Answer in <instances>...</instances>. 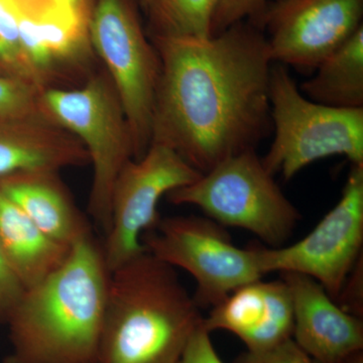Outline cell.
Instances as JSON below:
<instances>
[{
	"instance_id": "obj_8",
	"label": "cell",
	"mask_w": 363,
	"mask_h": 363,
	"mask_svg": "<svg viewBox=\"0 0 363 363\" xmlns=\"http://www.w3.org/2000/svg\"><path fill=\"white\" fill-rule=\"evenodd\" d=\"M91 44L106 65L133 138L135 159L152 143L159 55L126 0H96L88 23Z\"/></svg>"
},
{
	"instance_id": "obj_17",
	"label": "cell",
	"mask_w": 363,
	"mask_h": 363,
	"mask_svg": "<svg viewBox=\"0 0 363 363\" xmlns=\"http://www.w3.org/2000/svg\"><path fill=\"white\" fill-rule=\"evenodd\" d=\"M300 88L317 104L363 108V26L324 60Z\"/></svg>"
},
{
	"instance_id": "obj_1",
	"label": "cell",
	"mask_w": 363,
	"mask_h": 363,
	"mask_svg": "<svg viewBox=\"0 0 363 363\" xmlns=\"http://www.w3.org/2000/svg\"><path fill=\"white\" fill-rule=\"evenodd\" d=\"M161 70L152 142L204 174L272 130L267 38L238 23L209 39L154 38Z\"/></svg>"
},
{
	"instance_id": "obj_26",
	"label": "cell",
	"mask_w": 363,
	"mask_h": 363,
	"mask_svg": "<svg viewBox=\"0 0 363 363\" xmlns=\"http://www.w3.org/2000/svg\"><path fill=\"white\" fill-rule=\"evenodd\" d=\"M343 363H363V351L355 353L352 357L347 358Z\"/></svg>"
},
{
	"instance_id": "obj_14",
	"label": "cell",
	"mask_w": 363,
	"mask_h": 363,
	"mask_svg": "<svg viewBox=\"0 0 363 363\" xmlns=\"http://www.w3.org/2000/svg\"><path fill=\"white\" fill-rule=\"evenodd\" d=\"M89 164L85 147L48 111L0 119V179Z\"/></svg>"
},
{
	"instance_id": "obj_6",
	"label": "cell",
	"mask_w": 363,
	"mask_h": 363,
	"mask_svg": "<svg viewBox=\"0 0 363 363\" xmlns=\"http://www.w3.org/2000/svg\"><path fill=\"white\" fill-rule=\"evenodd\" d=\"M45 111L76 136L92 164L88 212L104 235L111 226L112 189L119 172L135 159L133 138L123 105L111 78L96 75L77 89L48 88Z\"/></svg>"
},
{
	"instance_id": "obj_15",
	"label": "cell",
	"mask_w": 363,
	"mask_h": 363,
	"mask_svg": "<svg viewBox=\"0 0 363 363\" xmlns=\"http://www.w3.org/2000/svg\"><path fill=\"white\" fill-rule=\"evenodd\" d=\"M0 190L47 235L72 247L92 233L59 172L39 171L0 179Z\"/></svg>"
},
{
	"instance_id": "obj_4",
	"label": "cell",
	"mask_w": 363,
	"mask_h": 363,
	"mask_svg": "<svg viewBox=\"0 0 363 363\" xmlns=\"http://www.w3.org/2000/svg\"><path fill=\"white\" fill-rule=\"evenodd\" d=\"M274 140L262 164L290 180L313 162L344 156L363 164V108H337L312 101L286 67L272 65L269 85Z\"/></svg>"
},
{
	"instance_id": "obj_25",
	"label": "cell",
	"mask_w": 363,
	"mask_h": 363,
	"mask_svg": "<svg viewBox=\"0 0 363 363\" xmlns=\"http://www.w3.org/2000/svg\"><path fill=\"white\" fill-rule=\"evenodd\" d=\"M179 363H224L214 348L209 332L202 324L191 338Z\"/></svg>"
},
{
	"instance_id": "obj_12",
	"label": "cell",
	"mask_w": 363,
	"mask_h": 363,
	"mask_svg": "<svg viewBox=\"0 0 363 363\" xmlns=\"http://www.w3.org/2000/svg\"><path fill=\"white\" fill-rule=\"evenodd\" d=\"M294 306L292 338L317 363H343L363 351L362 318L344 311L326 290L306 274L285 272Z\"/></svg>"
},
{
	"instance_id": "obj_18",
	"label": "cell",
	"mask_w": 363,
	"mask_h": 363,
	"mask_svg": "<svg viewBox=\"0 0 363 363\" xmlns=\"http://www.w3.org/2000/svg\"><path fill=\"white\" fill-rule=\"evenodd\" d=\"M154 38L209 39L219 0H143ZM152 38V39H154Z\"/></svg>"
},
{
	"instance_id": "obj_5",
	"label": "cell",
	"mask_w": 363,
	"mask_h": 363,
	"mask_svg": "<svg viewBox=\"0 0 363 363\" xmlns=\"http://www.w3.org/2000/svg\"><path fill=\"white\" fill-rule=\"evenodd\" d=\"M262 164L248 150L215 166L185 187L167 195L174 205H193L222 226L245 229L269 247H283L301 214Z\"/></svg>"
},
{
	"instance_id": "obj_10",
	"label": "cell",
	"mask_w": 363,
	"mask_h": 363,
	"mask_svg": "<svg viewBox=\"0 0 363 363\" xmlns=\"http://www.w3.org/2000/svg\"><path fill=\"white\" fill-rule=\"evenodd\" d=\"M363 245V164H351L337 204L311 233L288 247H259L264 274L297 272L314 279L335 300Z\"/></svg>"
},
{
	"instance_id": "obj_19",
	"label": "cell",
	"mask_w": 363,
	"mask_h": 363,
	"mask_svg": "<svg viewBox=\"0 0 363 363\" xmlns=\"http://www.w3.org/2000/svg\"><path fill=\"white\" fill-rule=\"evenodd\" d=\"M0 66L14 78L33 83L44 89L30 68L20 35V11L13 0H0Z\"/></svg>"
},
{
	"instance_id": "obj_9",
	"label": "cell",
	"mask_w": 363,
	"mask_h": 363,
	"mask_svg": "<svg viewBox=\"0 0 363 363\" xmlns=\"http://www.w3.org/2000/svg\"><path fill=\"white\" fill-rule=\"evenodd\" d=\"M201 175L176 150L157 142L140 159L124 164L112 189L111 226L101 245L109 272L145 252L143 235L161 219L162 198Z\"/></svg>"
},
{
	"instance_id": "obj_11",
	"label": "cell",
	"mask_w": 363,
	"mask_h": 363,
	"mask_svg": "<svg viewBox=\"0 0 363 363\" xmlns=\"http://www.w3.org/2000/svg\"><path fill=\"white\" fill-rule=\"evenodd\" d=\"M363 0H278L266 26L274 63L313 73L362 26Z\"/></svg>"
},
{
	"instance_id": "obj_16",
	"label": "cell",
	"mask_w": 363,
	"mask_h": 363,
	"mask_svg": "<svg viewBox=\"0 0 363 363\" xmlns=\"http://www.w3.org/2000/svg\"><path fill=\"white\" fill-rule=\"evenodd\" d=\"M71 247L47 235L0 190V248L26 290L56 271Z\"/></svg>"
},
{
	"instance_id": "obj_2",
	"label": "cell",
	"mask_w": 363,
	"mask_h": 363,
	"mask_svg": "<svg viewBox=\"0 0 363 363\" xmlns=\"http://www.w3.org/2000/svg\"><path fill=\"white\" fill-rule=\"evenodd\" d=\"M111 272L93 233L63 264L26 289L9 315L6 363H95Z\"/></svg>"
},
{
	"instance_id": "obj_7",
	"label": "cell",
	"mask_w": 363,
	"mask_h": 363,
	"mask_svg": "<svg viewBox=\"0 0 363 363\" xmlns=\"http://www.w3.org/2000/svg\"><path fill=\"white\" fill-rule=\"evenodd\" d=\"M142 241L150 255L194 278L193 298L200 309H211L236 289L266 276L259 247H236L224 226L208 217H161Z\"/></svg>"
},
{
	"instance_id": "obj_3",
	"label": "cell",
	"mask_w": 363,
	"mask_h": 363,
	"mask_svg": "<svg viewBox=\"0 0 363 363\" xmlns=\"http://www.w3.org/2000/svg\"><path fill=\"white\" fill-rule=\"evenodd\" d=\"M203 318L176 269L145 252L111 272L95 363H179Z\"/></svg>"
},
{
	"instance_id": "obj_23",
	"label": "cell",
	"mask_w": 363,
	"mask_h": 363,
	"mask_svg": "<svg viewBox=\"0 0 363 363\" xmlns=\"http://www.w3.org/2000/svg\"><path fill=\"white\" fill-rule=\"evenodd\" d=\"M25 291L0 248V323H6Z\"/></svg>"
},
{
	"instance_id": "obj_13",
	"label": "cell",
	"mask_w": 363,
	"mask_h": 363,
	"mask_svg": "<svg viewBox=\"0 0 363 363\" xmlns=\"http://www.w3.org/2000/svg\"><path fill=\"white\" fill-rule=\"evenodd\" d=\"M211 333L230 332L248 351H262L292 338L294 306L290 289L283 279L247 284L229 294L203 318Z\"/></svg>"
},
{
	"instance_id": "obj_22",
	"label": "cell",
	"mask_w": 363,
	"mask_h": 363,
	"mask_svg": "<svg viewBox=\"0 0 363 363\" xmlns=\"http://www.w3.org/2000/svg\"><path fill=\"white\" fill-rule=\"evenodd\" d=\"M233 363H317L293 338L262 351H245Z\"/></svg>"
},
{
	"instance_id": "obj_20",
	"label": "cell",
	"mask_w": 363,
	"mask_h": 363,
	"mask_svg": "<svg viewBox=\"0 0 363 363\" xmlns=\"http://www.w3.org/2000/svg\"><path fill=\"white\" fill-rule=\"evenodd\" d=\"M43 91L28 81L0 76V119L45 111Z\"/></svg>"
},
{
	"instance_id": "obj_21",
	"label": "cell",
	"mask_w": 363,
	"mask_h": 363,
	"mask_svg": "<svg viewBox=\"0 0 363 363\" xmlns=\"http://www.w3.org/2000/svg\"><path fill=\"white\" fill-rule=\"evenodd\" d=\"M267 0H219L215 13L212 37L243 21L260 23L267 9Z\"/></svg>"
},
{
	"instance_id": "obj_24",
	"label": "cell",
	"mask_w": 363,
	"mask_h": 363,
	"mask_svg": "<svg viewBox=\"0 0 363 363\" xmlns=\"http://www.w3.org/2000/svg\"><path fill=\"white\" fill-rule=\"evenodd\" d=\"M336 303L353 316L362 318L363 315V266L362 259L358 260L350 276L335 298Z\"/></svg>"
}]
</instances>
